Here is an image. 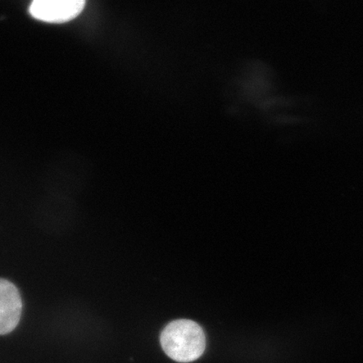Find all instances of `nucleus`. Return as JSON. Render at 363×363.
I'll return each mask as SVG.
<instances>
[{"mask_svg":"<svg viewBox=\"0 0 363 363\" xmlns=\"http://www.w3.org/2000/svg\"><path fill=\"white\" fill-rule=\"evenodd\" d=\"M161 345L171 359L178 362H191L201 357L206 350V335L196 322L174 320L162 330Z\"/></svg>","mask_w":363,"mask_h":363,"instance_id":"nucleus-1","label":"nucleus"},{"mask_svg":"<svg viewBox=\"0 0 363 363\" xmlns=\"http://www.w3.org/2000/svg\"><path fill=\"white\" fill-rule=\"evenodd\" d=\"M84 6L85 0H33L30 12L39 21L60 24L74 20Z\"/></svg>","mask_w":363,"mask_h":363,"instance_id":"nucleus-2","label":"nucleus"},{"mask_svg":"<svg viewBox=\"0 0 363 363\" xmlns=\"http://www.w3.org/2000/svg\"><path fill=\"white\" fill-rule=\"evenodd\" d=\"M22 299L16 286L0 279V335L12 333L21 320Z\"/></svg>","mask_w":363,"mask_h":363,"instance_id":"nucleus-3","label":"nucleus"}]
</instances>
